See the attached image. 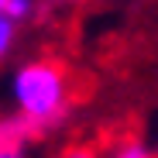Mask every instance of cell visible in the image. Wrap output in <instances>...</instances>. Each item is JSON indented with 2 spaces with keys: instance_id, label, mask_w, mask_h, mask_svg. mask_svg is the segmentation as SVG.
<instances>
[{
  "instance_id": "cell-1",
  "label": "cell",
  "mask_w": 158,
  "mask_h": 158,
  "mask_svg": "<svg viewBox=\"0 0 158 158\" xmlns=\"http://www.w3.org/2000/svg\"><path fill=\"white\" fill-rule=\"evenodd\" d=\"M14 117L28 127H52L69 110V76L52 59H31L10 72L7 83Z\"/></svg>"
},
{
  "instance_id": "cell-2",
  "label": "cell",
  "mask_w": 158,
  "mask_h": 158,
  "mask_svg": "<svg viewBox=\"0 0 158 158\" xmlns=\"http://www.w3.org/2000/svg\"><path fill=\"white\" fill-rule=\"evenodd\" d=\"M31 127L21 117H0V158H28Z\"/></svg>"
},
{
  "instance_id": "cell-3",
  "label": "cell",
  "mask_w": 158,
  "mask_h": 158,
  "mask_svg": "<svg viewBox=\"0 0 158 158\" xmlns=\"http://www.w3.org/2000/svg\"><path fill=\"white\" fill-rule=\"evenodd\" d=\"M35 14V0H7V7H4V17L21 24V21H28Z\"/></svg>"
},
{
  "instance_id": "cell-4",
  "label": "cell",
  "mask_w": 158,
  "mask_h": 158,
  "mask_svg": "<svg viewBox=\"0 0 158 158\" xmlns=\"http://www.w3.org/2000/svg\"><path fill=\"white\" fill-rule=\"evenodd\" d=\"M14 35H17V24L7 21L4 14H0V62L10 55V48H14Z\"/></svg>"
},
{
  "instance_id": "cell-5",
  "label": "cell",
  "mask_w": 158,
  "mask_h": 158,
  "mask_svg": "<svg viewBox=\"0 0 158 158\" xmlns=\"http://www.w3.org/2000/svg\"><path fill=\"white\" fill-rule=\"evenodd\" d=\"M110 158H151V148L144 141H124Z\"/></svg>"
},
{
  "instance_id": "cell-6",
  "label": "cell",
  "mask_w": 158,
  "mask_h": 158,
  "mask_svg": "<svg viewBox=\"0 0 158 158\" xmlns=\"http://www.w3.org/2000/svg\"><path fill=\"white\" fill-rule=\"evenodd\" d=\"M62 158H96V151H93V148H86V144H72V148H65V151H62Z\"/></svg>"
},
{
  "instance_id": "cell-7",
  "label": "cell",
  "mask_w": 158,
  "mask_h": 158,
  "mask_svg": "<svg viewBox=\"0 0 158 158\" xmlns=\"http://www.w3.org/2000/svg\"><path fill=\"white\" fill-rule=\"evenodd\" d=\"M4 7H7V0H0V14H4Z\"/></svg>"
}]
</instances>
